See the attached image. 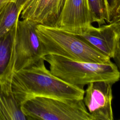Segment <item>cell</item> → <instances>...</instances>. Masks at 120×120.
<instances>
[{
  "label": "cell",
  "mask_w": 120,
  "mask_h": 120,
  "mask_svg": "<svg viewBox=\"0 0 120 120\" xmlns=\"http://www.w3.org/2000/svg\"><path fill=\"white\" fill-rule=\"evenodd\" d=\"M43 58L30 67L13 73L11 88L21 105L26 100L40 96L62 100L82 99L83 88L69 84L48 70Z\"/></svg>",
  "instance_id": "cell-1"
},
{
  "label": "cell",
  "mask_w": 120,
  "mask_h": 120,
  "mask_svg": "<svg viewBox=\"0 0 120 120\" xmlns=\"http://www.w3.org/2000/svg\"><path fill=\"white\" fill-rule=\"evenodd\" d=\"M36 31L45 56L54 54L80 61L109 63L111 59L90 46L78 35L55 26L37 24Z\"/></svg>",
  "instance_id": "cell-2"
},
{
  "label": "cell",
  "mask_w": 120,
  "mask_h": 120,
  "mask_svg": "<svg viewBox=\"0 0 120 120\" xmlns=\"http://www.w3.org/2000/svg\"><path fill=\"white\" fill-rule=\"evenodd\" d=\"M50 65V71L64 82L82 88L94 82L105 81L115 83L120 78V72L115 64L98 63L71 60L48 54L43 57Z\"/></svg>",
  "instance_id": "cell-3"
},
{
  "label": "cell",
  "mask_w": 120,
  "mask_h": 120,
  "mask_svg": "<svg viewBox=\"0 0 120 120\" xmlns=\"http://www.w3.org/2000/svg\"><path fill=\"white\" fill-rule=\"evenodd\" d=\"M21 108L27 120H92L82 99L37 96L24 102Z\"/></svg>",
  "instance_id": "cell-4"
},
{
  "label": "cell",
  "mask_w": 120,
  "mask_h": 120,
  "mask_svg": "<svg viewBox=\"0 0 120 120\" xmlns=\"http://www.w3.org/2000/svg\"><path fill=\"white\" fill-rule=\"evenodd\" d=\"M37 25L25 19H19L15 24L13 72L31 66L45 56Z\"/></svg>",
  "instance_id": "cell-5"
},
{
  "label": "cell",
  "mask_w": 120,
  "mask_h": 120,
  "mask_svg": "<svg viewBox=\"0 0 120 120\" xmlns=\"http://www.w3.org/2000/svg\"><path fill=\"white\" fill-rule=\"evenodd\" d=\"M112 82L101 81L87 85L82 99L92 120H113Z\"/></svg>",
  "instance_id": "cell-6"
},
{
  "label": "cell",
  "mask_w": 120,
  "mask_h": 120,
  "mask_svg": "<svg viewBox=\"0 0 120 120\" xmlns=\"http://www.w3.org/2000/svg\"><path fill=\"white\" fill-rule=\"evenodd\" d=\"M92 23L88 0H65L54 26L79 35L93 26Z\"/></svg>",
  "instance_id": "cell-7"
},
{
  "label": "cell",
  "mask_w": 120,
  "mask_h": 120,
  "mask_svg": "<svg viewBox=\"0 0 120 120\" xmlns=\"http://www.w3.org/2000/svg\"><path fill=\"white\" fill-rule=\"evenodd\" d=\"M65 0H29L22 7L21 17L37 24L54 26Z\"/></svg>",
  "instance_id": "cell-8"
},
{
  "label": "cell",
  "mask_w": 120,
  "mask_h": 120,
  "mask_svg": "<svg viewBox=\"0 0 120 120\" xmlns=\"http://www.w3.org/2000/svg\"><path fill=\"white\" fill-rule=\"evenodd\" d=\"M78 35L81 39L102 54L112 58L119 38L109 23L98 27L92 26Z\"/></svg>",
  "instance_id": "cell-9"
},
{
  "label": "cell",
  "mask_w": 120,
  "mask_h": 120,
  "mask_svg": "<svg viewBox=\"0 0 120 120\" xmlns=\"http://www.w3.org/2000/svg\"><path fill=\"white\" fill-rule=\"evenodd\" d=\"M15 25L0 37V86L11 84L14 65Z\"/></svg>",
  "instance_id": "cell-10"
},
{
  "label": "cell",
  "mask_w": 120,
  "mask_h": 120,
  "mask_svg": "<svg viewBox=\"0 0 120 120\" xmlns=\"http://www.w3.org/2000/svg\"><path fill=\"white\" fill-rule=\"evenodd\" d=\"M0 120H27L11 84L0 86Z\"/></svg>",
  "instance_id": "cell-11"
},
{
  "label": "cell",
  "mask_w": 120,
  "mask_h": 120,
  "mask_svg": "<svg viewBox=\"0 0 120 120\" xmlns=\"http://www.w3.org/2000/svg\"><path fill=\"white\" fill-rule=\"evenodd\" d=\"M22 9L11 0L0 4V37L11 30L19 19Z\"/></svg>",
  "instance_id": "cell-12"
},
{
  "label": "cell",
  "mask_w": 120,
  "mask_h": 120,
  "mask_svg": "<svg viewBox=\"0 0 120 120\" xmlns=\"http://www.w3.org/2000/svg\"><path fill=\"white\" fill-rule=\"evenodd\" d=\"M93 23L98 26L106 24L108 11L106 0H88Z\"/></svg>",
  "instance_id": "cell-13"
},
{
  "label": "cell",
  "mask_w": 120,
  "mask_h": 120,
  "mask_svg": "<svg viewBox=\"0 0 120 120\" xmlns=\"http://www.w3.org/2000/svg\"><path fill=\"white\" fill-rule=\"evenodd\" d=\"M108 16L106 23H109L120 9V0H106Z\"/></svg>",
  "instance_id": "cell-14"
},
{
  "label": "cell",
  "mask_w": 120,
  "mask_h": 120,
  "mask_svg": "<svg viewBox=\"0 0 120 120\" xmlns=\"http://www.w3.org/2000/svg\"><path fill=\"white\" fill-rule=\"evenodd\" d=\"M111 25L120 38V9L112 21L108 23Z\"/></svg>",
  "instance_id": "cell-15"
},
{
  "label": "cell",
  "mask_w": 120,
  "mask_h": 120,
  "mask_svg": "<svg viewBox=\"0 0 120 120\" xmlns=\"http://www.w3.org/2000/svg\"><path fill=\"white\" fill-rule=\"evenodd\" d=\"M112 59L120 72V38L119 40L116 49Z\"/></svg>",
  "instance_id": "cell-16"
},
{
  "label": "cell",
  "mask_w": 120,
  "mask_h": 120,
  "mask_svg": "<svg viewBox=\"0 0 120 120\" xmlns=\"http://www.w3.org/2000/svg\"><path fill=\"white\" fill-rule=\"evenodd\" d=\"M14 2L16 5L22 9V7L29 0H9Z\"/></svg>",
  "instance_id": "cell-17"
},
{
  "label": "cell",
  "mask_w": 120,
  "mask_h": 120,
  "mask_svg": "<svg viewBox=\"0 0 120 120\" xmlns=\"http://www.w3.org/2000/svg\"><path fill=\"white\" fill-rule=\"evenodd\" d=\"M8 0H0V4H1L2 3H3L5 1H8Z\"/></svg>",
  "instance_id": "cell-18"
}]
</instances>
